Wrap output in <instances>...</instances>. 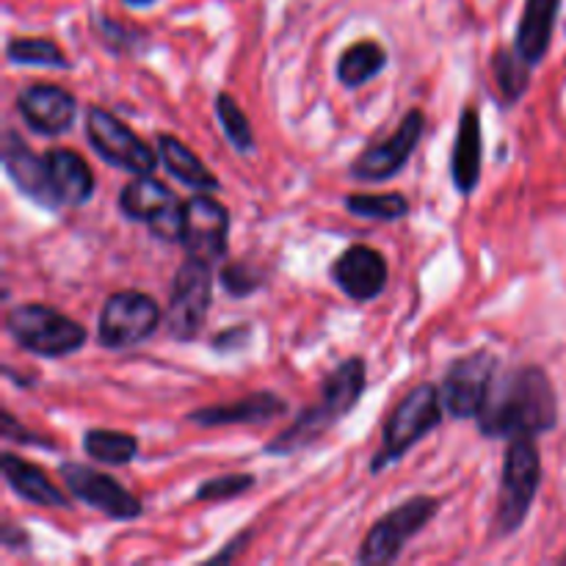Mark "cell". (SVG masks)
I'll return each instance as SVG.
<instances>
[{
    "mask_svg": "<svg viewBox=\"0 0 566 566\" xmlns=\"http://www.w3.org/2000/svg\"><path fill=\"white\" fill-rule=\"evenodd\" d=\"M86 138L105 164L116 166L133 177L153 175L155 166H158V149L149 147L119 116L99 108V105H92L86 111Z\"/></svg>",
    "mask_w": 566,
    "mask_h": 566,
    "instance_id": "obj_9",
    "label": "cell"
},
{
    "mask_svg": "<svg viewBox=\"0 0 566 566\" xmlns=\"http://www.w3.org/2000/svg\"><path fill=\"white\" fill-rule=\"evenodd\" d=\"M94 28H97V36L103 39L105 48L116 55H130L147 44L144 31L133 25H122V22L108 20V17H94Z\"/></svg>",
    "mask_w": 566,
    "mask_h": 566,
    "instance_id": "obj_30",
    "label": "cell"
},
{
    "mask_svg": "<svg viewBox=\"0 0 566 566\" xmlns=\"http://www.w3.org/2000/svg\"><path fill=\"white\" fill-rule=\"evenodd\" d=\"M332 282L346 293L352 302H374L376 296H381L387 287V269L385 254L376 252L374 247H365V243H354L346 252H340V258L332 263L329 269Z\"/></svg>",
    "mask_w": 566,
    "mask_h": 566,
    "instance_id": "obj_16",
    "label": "cell"
},
{
    "mask_svg": "<svg viewBox=\"0 0 566 566\" xmlns=\"http://www.w3.org/2000/svg\"><path fill=\"white\" fill-rule=\"evenodd\" d=\"M155 144H158L155 149H158L166 171H169L171 177H177L182 186L193 188V191H205V193L219 191L221 186L219 177L205 166V160L199 158L188 144H182L177 136H169V133H160V136L155 138Z\"/></svg>",
    "mask_w": 566,
    "mask_h": 566,
    "instance_id": "obj_22",
    "label": "cell"
},
{
    "mask_svg": "<svg viewBox=\"0 0 566 566\" xmlns=\"http://www.w3.org/2000/svg\"><path fill=\"white\" fill-rule=\"evenodd\" d=\"M442 503L431 495L409 497L407 503L396 506L374 523V528L365 536L363 547L357 553V562L363 566L392 564L403 556V547L434 520Z\"/></svg>",
    "mask_w": 566,
    "mask_h": 566,
    "instance_id": "obj_7",
    "label": "cell"
},
{
    "mask_svg": "<svg viewBox=\"0 0 566 566\" xmlns=\"http://www.w3.org/2000/svg\"><path fill=\"white\" fill-rule=\"evenodd\" d=\"M219 282L232 298H247L265 285V274L252 263H227L221 269Z\"/></svg>",
    "mask_w": 566,
    "mask_h": 566,
    "instance_id": "obj_32",
    "label": "cell"
},
{
    "mask_svg": "<svg viewBox=\"0 0 566 566\" xmlns=\"http://www.w3.org/2000/svg\"><path fill=\"white\" fill-rule=\"evenodd\" d=\"M542 484V457L534 437H514L506 448L497 490L495 517H492V539H509L517 534L534 509L536 492Z\"/></svg>",
    "mask_w": 566,
    "mask_h": 566,
    "instance_id": "obj_3",
    "label": "cell"
},
{
    "mask_svg": "<svg viewBox=\"0 0 566 566\" xmlns=\"http://www.w3.org/2000/svg\"><path fill=\"white\" fill-rule=\"evenodd\" d=\"M59 473L61 479H64L66 490H70L77 501L86 503L94 512L105 514L108 520H116V523H133V520H138L144 514L142 501H138L127 486H122L119 481L99 473V470L86 468V464L77 462H64L59 468Z\"/></svg>",
    "mask_w": 566,
    "mask_h": 566,
    "instance_id": "obj_11",
    "label": "cell"
},
{
    "mask_svg": "<svg viewBox=\"0 0 566 566\" xmlns=\"http://www.w3.org/2000/svg\"><path fill=\"white\" fill-rule=\"evenodd\" d=\"M3 426H0V434H3V440L9 442H20V446H39V448H55L53 442L48 440V437H36L33 431H28L25 426H20L14 420V415L9 412V409H3Z\"/></svg>",
    "mask_w": 566,
    "mask_h": 566,
    "instance_id": "obj_33",
    "label": "cell"
},
{
    "mask_svg": "<svg viewBox=\"0 0 566 566\" xmlns=\"http://www.w3.org/2000/svg\"><path fill=\"white\" fill-rule=\"evenodd\" d=\"M125 6H133V9H147V6H153L155 0H122Z\"/></svg>",
    "mask_w": 566,
    "mask_h": 566,
    "instance_id": "obj_37",
    "label": "cell"
},
{
    "mask_svg": "<svg viewBox=\"0 0 566 566\" xmlns=\"http://www.w3.org/2000/svg\"><path fill=\"white\" fill-rule=\"evenodd\" d=\"M475 423L490 440L551 434L558 426V396L551 376L539 365L497 374Z\"/></svg>",
    "mask_w": 566,
    "mask_h": 566,
    "instance_id": "obj_1",
    "label": "cell"
},
{
    "mask_svg": "<svg viewBox=\"0 0 566 566\" xmlns=\"http://www.w3.org/2000/svg\"><path fill=\"white\" fill-rule=\"evenodd\" d=\"M160 307L149 293L142 291H116L105 298L103 313L97 324L99 346L114 348H136L158 332Z\"/></svg>",
    "mask_w": 566,
    "mask_h": 566,
    "instance_id": "obj_8",
    "label": "cell"
},
{
    "mask_svg": "<svg viewBox=\"0 0 566 566\" xmlns=\"http://www.w3.org/2000/svg\"><path fill=\"white\" fill-rule=\"evenodd\" d=\"M17 111L28 130L39 136H64L77 116L75 94L55 83H33L17 94Z\"/></svg>",
    "mask_w": 566,
    "mask_h": 566,
    "instance_id": "obj_15",
    "label": "cell"
},
{
    "mask_svg": "<svg viewBox=\"0 0 566 566\" xmlns=\"http://www.w3.org/2000/svg\"><path fill=\"white\" fill-rule=\"evenodd\" d=\"M368 387V365L363 357H348L337 365L321 385V398L313 407H304L302 415L287 426L282 434L265 442L263 453L269 457H293L304 448L315 446L329 429L354 412Z\"/></svg>",
    "mask_w": 566,
    "mask_h": 566,
    "instance_id": "obj_2",
    "label": "cell"
},
{
    "mask_svg": "<svg viewBox=\"0 0 566 566\" xmlns=\"http://www.w3.org/2000/svg\"><path fill=\"white\" fill-rule=\"evenodd\" d=\"M564 562H566V558H564Z\"/></svg>",
    "mask_w": 566,
    "mask_h": 566,
    "instance_id": "obj_38",
    "label": "cell"
},
{
    "mask_svg": "<svg viewBox=\"0 0 566 566\" xmlns=\"http://www.w3.org/2000/svg\"><path fill=\"white\" fill-rule=\"evenodd\" d=\"M481 116L475 108H464L459 114L457 138H453V153H451V177L453 186L462 197H470L481 180Z\"/></svg>",
    "mask_w": 566,
    "mask_h": 566,
    "instance_id": "obj_20",
    "label": "cell"
},
{
    "mask_svg": "<svg viewBox=\"0 0 566 566\" xmlns=\"http://www.w3.org/2000/svg\"><path fill=\"white\" fill-rule=\"evenodd\" d=\"M180 247L188 258L219 263L230 249V213L219 199L210 193L197 191L186 199V230H182Z\"/></svg>",
    "mask_w": 566,
    "mask_h": 566,
    "instance_id": "obj_13",
    "label": "cell"
},
{
    "mask_svg": "<svg viewBox=\"0 0 566 566\" xmlns=\"http://www.w3.org/2000/svg\"><path fill=\"white\" fill-rule=\"evenodd\" d=\"M258 479L249 473L238 475H219V479H210L193 492V501L199 503H219V501H232V497H241L247 492L254 490Z\"/></svg>",
    "mask_w": 566,
    "mask_h": 566,
    "instance_id": "obj_31",
    "label": "cell"
},
{
    "mask_svg": "<svg viewBox=\"0 0 566 566\" xmlns=\"http://www.w3.org/2000/svg\"><path fill=\"white\" fill-rule=\"evenodd\" d=\"M442 418H446V407H442L440 387L429 381L415 385L387 415L385 429H381V448L370 459V473L379 475L390 464L401 462L409 448H415L423 437H429V431L442 426Z\"/></svg>",
    "mask_w": 566,
    "mask_h": 566,
    "instance_id": "obj_4",
    "label": "cell"
},
{
    "mask_svg": "<svg viewBox=\"0 0 566 566\" xmlns=\"http://www.w3.org/2000/svg\"><path fill=\"white\" fill-rule=\"evenodd\" d=\"M385 66L387 50L374 39H363V42H354L343 50L335 64V75L346 88H359L374 81L376 75H381Z\"/></svg>",
    "mask_w": 566,
    "mask_h": 566,
    "instance_id": "obj_24",
    "label": "cell"
},
{
    "mask_svg": "<svg viewBox=\"0 0 566 566\" xmlns=\"http://www.w3.org/2000/svg\"><path fill=\"white\" fill-rule=\"evenodd\" d=\"M0 158H3L6 175H9V180L14 182V188L22 197L31 199L33 205H39V208L44 210H61L53 197V188H50L48 158L33 153V149L28 147L25 138H22L14 127H6L3 130Z\"/></svg>",
    "mask_w": 566,
    "mask_h": 566,
    "instance_id": "obj_14",
    "label": "cell"
},
{
    "mask_svg": "<svg viewBox=\"0 0 566 566\" xmlns=\"http://www.w3.org/2000/svg\"><path fill=\"white\" fill-rule=\"evenodd\" d=\"M249 337H252V326L249 324L230 326V329H224L221 335L213 337V348L216 352H232V348H243L249 343Z\"/></svg>",
    "mask_w": 566,
    "mask_h": 566,
    "instance_id": "obj_34",
    "label": "cell"
},
{
    "mask_svg": "<svg viewBox=\"0 0 566 566\" xmlns=\"http://www.w3.org/2000/svg\"><path fill=\"white\" fill-rule=\"evenodd\" d=\"M346 210L359 219H376V221H398L409 216V199L403 193H348L343 199Z\"/></svg>",
    "mask_w": 566,
    "mask_h": 566,
    "instance_id": "obj_28",
    "label": "cell"
},
{
    "mask_svg": "<svg viewBox=\"0 0 566 566\" xmlns=\"http://www.w3.org/2000/svg\"><path fill=\"white\" fill-rule=\"evenodd\" d=\"M497 368H501V359L490 348H479V352L453 359L440 387L446 415H451L453 420L479 418L492 390V381L497 376Z\"/></svg>",
    "mask_w": 566,
    "mask_h": 566,
    "instance_id": "obj_10",
    "label": "cell"
},
{
    "mask_svg": "<svg viewBox=\"0 0 566 566\" xmlns=\"http://www.w3.org/2000/svg\"><path fill=\"white\" fill-rule=\"evenodd\" d=\"M216 116H219L221 133L227 136V142H230L238 153H252L254 133L252 125H249V116L243 114L241 105H238L227 92H221L219 97H216Z\"/></svg>",
    "mask_w": 566,
    "mask_h": 566,
    "instance_id": "obj_29",
    "label": "cell"
},
{
    "mask_svg": "<svg viewBox=\"0 0 566 566\" xmlns=\"http://www.w3.org/2000/svg\"><path fill=\"white\" fill-rule=\"evenodd\" d=\"M175 202H177L175 191H169V186L155 180L153 175H138L136 180L127 182L119 193L122 213H125L130 221H144L147 227Z\"/></svg>",
    "mask_w": 566,
    "mask_h": 566,
    "instance_id": "obj_23",
    "label": "cell"
},
{
    "mask_svg": "<svg viewBox=\"0 0 566 566\" xmlns=\"http://www.w3.org/2000/svg\"><path fill=\"white\" fill-rule=\"evenodd\" d=\"M492 72H495L497 88L509 103H517L531 86V72L534 66L517 53V50H497L495 61H492Z\"/></svg>",
    "mask_w": 566,
    "mask_h": 566,
    "instance_id": "obj_27",
    "label": "cell"
},
{
    "mask_svg": "<svg viewBox=\"0 0 566 566\" xmlns=\"http://www.w3.org/2000/svg\"><path fill=\"white\" fill-rule=\"evenodd\" d=\"M6 332L22 352L42 359H61L86 346V329L50 304H17L6 313Z\"/></svg>",
    "mask_w": 566,
    "mask_h": 566,
    "instance_id": "obj_5",
    "label": "cell"
},
{
    "mask_svg": "<svg viewBox=\"0 0 566 566\" xmlns=\"http://www.w3.org/2000/svg\"><path fill=\"white\" fill-rule=\"evenodd\" d=\"M562 0H525L523 17H520L514 50L528 61L531 66H539L547 55L556 31Z\"/></svg>",
    "mask_w": 566,
    "mask_h": 566,
    "instance_id": "obj_21",
    "label": "cell"
},
{
    "mask_svg": "<svg viewBox=\"0 0 566 566\" xmlns=\"http://www.w3.org/2000/svg\"><path fill=\"white\" fill-rule=\"evenodd\" d=\"M426 130V114L420 108L407 111L398 130L387 136L385 142L370 144L368 149L359 153V158L352 164V177L359 182H385L396 177L412 158L415 147L420 144Z\"/></svg>",
    "mask_w": 566,
    "mask_h": 566,
    "instance_id": "obj_12",
    "label": "cell"
},
{
    "mask_svg": "<svg viewBox=\"0 0 566 566\" xmlns=\"http://www.w3.org/2000/svg\"><path fill=\"white\" fill-rule=\"evenodd\" d=\"M6 59L22 66H48V70H72V61L59 42L48 36H17L6 42Z\"/></svg>",
    "mask_w": 566,
    "mask_h": 566,
    "instance_id": "obj_26",
    "label": "cell"
},
{
    "mask_svg": "<svg viewBox=\"0 0 566 566\" xmlns=\"http://www.w3.org/2000/svg\"><path fill=\"white\" fill-rule=\"evenodd\" d=\"M48 158V177L59 208H83L94 197V171L81 153L64 147H53L44 153Z\"/></svg>",
    "mask_w": 566,
    "mask_h": 566,
    "instance_id": "obj_18",
    "label": "cell"
},
{
    "mask_svg": "<svg viewBox=\"0 0 566 566\" xmlns=\"http://www.w3.org/2000/svg\"><path fill=\"white\" fill-rule=\"evenodd\" d=\"M249 536H252V531H247V534H241V536H235V539L230 542V547H227V551H221V553H216L213 558H210V562L213 564H227V562H232V556H235L238 551H241V542H249Z\"/></svg>",
    "mask_w": 566,
    "mask_h": 566,
    "instance_id": "obj_36",
    "label": "cell"
},
{
    "mask_svg": "<svg viewBox=\"0 0 566 566\" xmlns=\"http://www.w3.org/2000/svg\"><path fill=\"white\" fill-rule=\"evenodd\" d=\"M83 453L99 464L122 468L138 457V440L136 434H127V431L88 429L83 434Z\"/></svg>",
    "mask_w": 566,
    "mask_h": 566,
    "instance_id": "obj_25",
    "label": "cell"
},
{
    "mask_svg": "<svg viewBox=\"0 0 566 566\" xmlns=\"http://www.w3.org/2000/svg\"><path fill=\"white\" fill-rule=\"evenodd\" d=\"M0 542L6 545V551H22V547L28 551V545H31V536H28L22 528H17L14 523H6L3 534H0Z\"/></svg>",
    "mask_w": 566,
    "mask_h": 566,
    "instance_id": "obj_35",
    "label": "cell"
},
{
    "mask_svg": "<svg viewBox=\"0 0 566 566\" xmlns=\"http://www.w3.org/2000/svg\"><path fill=\"white\" fill-rule=\"evenodd\" d=\"M213 263L188 258L177 269L171 280L169 307H166V332L177 343H193L208 321L213 304Z\"/></svg>",
    "mask_w": 566,
    "mask_h": 566,
    "instance_id": "obj_6",
    "label": "cell"
},
{
    "mask_svg": "<svg viewBox=\"0 0 566 566\" xmlns=\"http://www.w3.org/2000/svg\"><path fill=\"white\" fill-rule=\"evenodd\" d=\"M0 470H3V479L9 484V490L14 492L20 501L33 503V506H44V509H66L70 501H66V492L61 486L53 484L48 473L36 464L25 462L17 453L6 451L0 457Z\"/></svg>",
    "mask_w": 566,
    "mask_h": 566,
    "instance_id": "obj_19",
    "label": "cell"
},
{
    "mask_svg": "<svg viewBox=\"0 0 566 566\" xmlns=\"http://www.w3.org/2000/svg\"><path fill=\"white\" fill-rule=\"evenodd\" d=\"M287 415V401L271 390L249 392L230 403H213V407L193 409L186 415L188 423L202 429H221V426H263Z\"/></svg>",
    "mask_w": 566,
    "mask_h": 566,
    "instance_id": "obj_17",
    "label": "cell"
}]
</instances>
